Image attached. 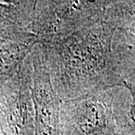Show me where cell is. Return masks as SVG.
I'll use <instances>...</instances> for the list:
<instances>
[{
	"instance_id": "1",
	"label": "cell",
	"mask_w": 135,
	"mask_h": 135,
	"mask_svg": "<svg viewBox=\"0 0 135 135\" xmlns=\"http://www.w3.org/2000/svg\"><path fill=\"white\" fill-rule=\"evenodd\" d=\"M115 32L104 20L41 44L51 83L62 101L122 86L126 77L113 50Z\"/></svg>"
},
{
	"instance_id": "2",
	"label": "cell",
	"mask_w": 135,
	"mask_h": 135,
	"mask_svg": "<svg viewBox=\"0 0 135 135\" xmlns=\"http://www.w3.org/2000/svg\"><path fill=\"white\" fill-rule=\"evenodd\" d=\"M109 1H36L31 32L40 44L62 39L104 21Z\"/></svg>"
},
{
	"instance_id": "3",
	"label": "cell",
	"mask_w": 135,
	"mask_h": 135,
	"mask_svg": "<svg viewBox=\"0 0 135 135\" xmlns=\"http://www.w3.org/2000/svg\"><path fill=\"white\" fill-rule=\"evenodd\" d=\"M109 90L62 101L61 135H116V118Z\"/></svg>"
},
{
	"instance_id": "4",
	"label": "cell",
	"mask_w": 135,
	"mask_h": 135,
	"mask_svg": "<svg viewBox=\"0 0 135 135\" xmlns=\"http://www.w3.org/2000/svg\"><path fill=\"white\" fill-rule=\"evenodd\" d=\"M29 55L0 96V124L5 135H35Z\"/></svg>"
},
{
	"instance_id": "5",
	"label": "cell",
	"mask_w": 135,
	"mask_h": 135,
	"mask_svg": "<svg viewBox=\"0 0 135 135\" xmlns=\"http://www.w3.org/2000/svg\"><path fill=\"white\" fill-rule=\"evenodd\" d=\"M29 58L32 65L31 95L35 112V135H61L60 107L62 101L51 83L40 44L35 46Z\"/></svg>"
},
{
	"instance_id": "6",
	"label": "cell",
	"mask_w": 135,
	"mask_h": 135,
	"mask_svg": "<svg viewBox=\"0 0 135 135\" xmlns=\"http://www.w3.org/2000/svg\"><path fill=\"white\" fill-rule=\"evenodd\" d=\"M122 87L127 89L131 96V103L128 113L126 118L121 123L117 125L118 133L125 135L135 134V80L125 79Z\"/></svg>"
},
{
	"instance_id": "7",
	"label": "cell",
	"mask_w": 135,
	"mask_h": 135,
	"mask_svg": "<svg viewBox=\"0 0 135 135\" xmlns=\"http://www.w3.org/2000/svg\"><path fill=\"white\" fill-rule=\"evenodd\" d=\"M123 19L128 26V30L135 26V0L126 1L122 7Z\"/></svg>"
},
{
	"instance_id": "8",
	"label": "cell",
	"mask_w": 135,
	"mask_h": 135,
	"mask_svg": "<svg viewBox=\"0 0 135 135\" xmlns=\"http://www.w3.org/2000/svg\"><path fill=\"white\" fill-rule=\"evenodd\" d=\"M124 33L126 34V35H128L129 37H131V38L135 42V27H133V28H131V29L124 32Z\"/></svg>"
},
{
	"instance_id": "9",
	"label": "cell",
	"mask_w": 135,
	"mask_h": 135,
	"mask_svg": "<svg viewBox=\"0 0 135 135\" xmlns=\"http://www.w3.org/2000/svg\"><path fill=\"white\" fill-rule=\"evenodd\" d=\"M116 135H124V134H119V133H118V132H117V134H116Z\"/></svg>"
}]
</instances>
